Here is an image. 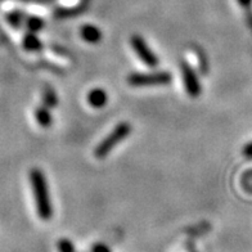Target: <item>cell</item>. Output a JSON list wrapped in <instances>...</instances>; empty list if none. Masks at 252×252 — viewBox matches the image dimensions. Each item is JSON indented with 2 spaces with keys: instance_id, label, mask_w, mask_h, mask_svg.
I'll return each mask as SVG.
<instances>
[{
  "instance_id": "1",
  "label": "cell",
  "mask_w": 252,
  "mask_h": 252,
  "mask_svg": "<svg viewBox=\"0 0 252 252\" xmlns=\"http://www.w3.org/2000/svg\"><path fill=\"white\" fill-rule=\"evenodd\" d=\"M30 184L31 189H32V194L35 197L37 215H39L40 219L49 220L53 215V207H52V202H50L47 176L37 167L31 169Z\"/></svg>"
},
{
  "instance_id": "2",
  "label": "cell",
  "mask_w": 252,
  "mask_h": 252,
  "mask_svg": "<svg viewBox=\"0 0 252 252\" xmlns=\"http://www.w3.org/2000/svg\"><path fill=\"white\" fill-rule=\"evenodd\" d=\"M130 133H131V125L129 123L124 121V123L117 124L112 129V131L106 138H103L102 142L94 148V156L96 158L107 157L112 152L115 147L119 146L120 143L130 135Z\"/></svg>"
},
{
  "instance_id": "3",
  "label": "cell",
  "mask_w": 252,
  "mask_h": 252,
  "mask_svg": "<svg viewBox=\"0 0 252 252\" xmlns=\"http://www.w3.org/2000/svg\"><path fill=\"white\" fill-rule=\"evenodd\" d=\"M173 81V75L167 71L157 72H135L127 77V83L131 87H156L167 85Z\"/></svg>"
},
{
  "instance_id": "4",
  "label": "cell",
  "mask_w": 252,
  "mask_h": 252,
  "mask_svg": "<svg viewBox=\"0 0 252 252\" xmlns=\"http://www.w3.org/2000/svg\"><path fill=\"white\" fill-rule=\"evenodd\" d=\"M130 44H131V48H133L136 56L139 57V60L144 64H147L151 68H155V67L158 66V57L153 53V50L151 49L150 45L147 44L146 40L143 39L140 35H133L131 40H130Z\"/></svg>"
},
{
  "instance_id": "5",
  "label": "cell",
  "mask_w": 252,
  "mask_h": 252,
  "mask_svg": "<svg viewBox=\"0 0 252 252\" xmlns=\"http://www.w3.org/2000/svg\"><path fill=\"white\" fill-rule=\"evenodd\" d=\"M180 68H182L183 84H184L187 94L192 98H197L202 92V87H201L196 71L193 70L192 66L188 62L180 63Z\"/></svg>"
},
{
  "instance_id": "6",
  "label": "cell",
  "mask_w": 252,
  "mask_h": 252,
  "mask_svg": "<svg viewBox=\"0 0 252 252\" xmlns=\"http://www.w3.org/2000/svg\"><path fill=\"white\" fill-rule=\"evenodd\" d=\"M80 36L84 41H87L89 44H98L102 40L103 33L100 31L99 27L94 26V25H83L80 29Z\"/></svg>"
},
{
  "instance_id": "7",
  "label": "cell",
  "mask_w": 252,
  "mask_h": 252,
  "mask_svg": "<svg viewBox=\"0 0 252 252\" xmlns=\"http://www.w3.org/2000/svg\"><path fill=\"white\" fill-rule=\"evenodd\" d=\"M88 103L93 108H103L108 103V94L102 88H95L88 94Z\"/></svg>"
},
{
  "instance_id": "8",
  "label": "cell",
  "mask_w": 252,
  "mask_h": 252,
  "mask_svg": "<svg viewBox=\"0 0 252 252\" xmlns=\"http://www.w3.org/2000/svg\"><path fill=\"white\" fill-rule=\"evenodd\" d=\"M35 119H36V123L41 127H49L52 123H53V117H52L49 108L44 106V104L43 106H39L35 110Z\"/></svg>"
},
{
  "instance_id": "9",
  "label": "cell",
  "mask_w": 252,
  "mask_h": 252,
  "mask_svg": "<svg viewBox=\"0 0 252 252\" xmlns=\"http://www.w3.org/2000/svg\"><path fill=\"white\" fill-rule=\"evenodd\" d=\"M22 45H24L27 52H40L43 49V43L40 41V39L36 36L35 32L26 33L24 40H22Z\"/></svg>"
},
{
  "instance_id": "10",
  "label": "cell",
  "mask_w": 252,
  "mask_h": 252,
  "mask_svg": "<svg viewBox=\"0 0 252 252\" xmlns=\"http://www.w3.org/2000/svg\"><path fill=\"white\" fill-rule=\"evenodd\" d=\"M43 104L48 108H54L58 104V95L56 90L50 87H47L43 90Z\"/></svg>"
},
{
  "instance_id": "11",
  "label": "cell",
  "mask_w": 252,
  "mask_h": 252,
  "mask_svg": "<svg viewBox=\"0 0 252 252\" xmlns=\"http://www.w3.org/2000/svg\"><path fill=\"white\" fill-rule=\"evenodd\" d=\"M26 25H27V29H29V31H30V32L36 33V32H39V31L44 27V21L41 20V18H39V17L32 16V17H30L29 20H27Z\"/></svg>"
},
{
  "instance_id": "12",
  "label": "cell",
  "mask_w": 252,
  "mask_h": 252,
  "mask_svg": "<svg viewBox=\"0 0 252 252\" xmlns=\"http://www.w3.org/2000/svg\"><path fill=\"white\" fill-rule=\"evenodd\" d=\"M57 247H58V251L60 252H76L75 246H73V243L68 238H61L58 241Z\"/></svg>"
},
{
  "instance_id": "13",
  "label": "cell",
  "mask_w": 252,
  "mask_h": 252,
  "mask_svg": "<svg viewBox=\"0 0 252 252\" xmlns=\"http://www.w3.org/2000/svg\"><path fill=\"white\" fill-rule=\"evenodd\" d=\"M8 21L12 26L18 27L22 22V14L20 12H12V13L8 14Z\"/></svg>"
},
{
  "instance_id": "14",
  "label": "cell",
  "mask_w": 252,
  "mask_h": 252,
  "mask_svg": "<svg viewBox=\"0 0 252 252\" xmlns=\"http://www.w3.org/2000/svg\"><path fill=\"white\" fill-rule=\"evenodd\" d=\"M92 252H112L110 250V247L107 245H104V243H94L93 246H92Z\"/></svg>"
},
{
  "instance_id": "15",
  "label": "cell",
  "mask_w": 252,
  "mask_h": 252,
  "mask_svg": "<svg viewBox=\"0 0 252 252\" xmlns=\"http://www.w3.org/2000/svg\"><path fill=\"white\" fill-rule=\"evenodd\" d=\"M243 155L249 158H252V142L247 143L243 148Z\"/></svg>"
},
{
  "instance_id": "16",
  "label": "cell",
  "mask_w": 252,
  "mask_h": 252,
  "mask_svg": "<svg viewBox=\"0 0 252 252\" xmlns=\"http://www.w3.org/2000/svg\"><path fill=\"white\" fill-rule=\"evenodd\" d=\"M241 5H242L243 8H250L251 7V3H252V0H237Z\"/></svg>"
},
{
  "instance_id": "17",
  "label": "cell",
  "mask_w": 252,
  "mask_h": 252,
  "mask_svg": "<svg viewBox=\"0 0 252 252\" xmlns=\"http://www.w3.org/2000/svg\"><path fill=\"white\" fill-rule=\"evenodd\" d=\"M249 24L252 27V14H249Z\"/></svg>"
}]
</instances>
